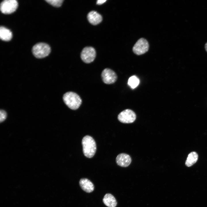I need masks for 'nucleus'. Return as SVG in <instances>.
<instances>
[{
    "instance_id": "obj_3",
    "label": "nucleus",
    "mask_w": 207,
    "mask_h": 207,
    "mask_svg": "<svg viewBox=\"0 0 207 207\" xmlns=\"http://www.w3.org/2000/svg\"><path fill=\"white\" fill-rule=\"evenodd\" d=\"M32 51L33 55L35 57L38 58H42L49 55L51 51V48L47 43H39L33 46Z\"/></svg>"
},
{
    "instance_id": "obj_2",
    "label": "nucleus",
    "mask_w": 207,
    "mask_h": 207,
    "mask_svg": "<svg viewBox=\"0 0 207 207\" xmlns=\"http://www.w3.org/2000/svg\"><path fill=\"white\" fill-rule=\"evenodd\" d=\"M65 104L70 109L76 110L80 106L82 102V99L77 93L71 91L65 93L63 97Z\"/></svg>"
},
{
    "instance_id": "obj_9",
    "label": "nucleus",
    "mask_w": 207,
    "mask_h": 207,
    "mask_svg": "<svg viewBox=\"0 0 207 207\" xmlns=\"http://www.w3.org/2000/svg\"><path fill=\"white\" fill-rule=\"evenodd\" d=\"M116 162L119 166L125 167L130 164L131 162V159L129 155L125 153H121L117 156L116 158Z\"/></svg>"
},
{
    "instance_id": "obj_14",
    "label": "nucleus",
    "mask_w": 207,
    "mask_h": 207,
    "mask_svg": "<svg viewBox=\"0 0 207 207\" xmlns=\"http://www.w3.org/2000/svg\"><path fill=\"white\" fill-rule=\"evenodd\" d=\"M198 155L195 152H192L189 154L185 161V164L187 167L192 166L197 161Z\"/></svg>"
},
{
    "instance_id": "obj_15",
    "label": "nucleus",
    "mask_w": 207,
    "mask_h": 207,
    "mask_svg": "<svg viewBox=\"0 0 207 207\" xmlns=\"http://www.w3.org/2000/svg\"><path fill=\"white\" fill-rule=\"evenodd\" d=\"M139 80L135 76H133L130 77L128 80V84L132 89L136 87L139 85Z\"/></svg>"
},
{
    "instance_id": "obj_12",
    "label": "nucleus",
    "mask_w": 207,
    "mask_h": 207,
    "mask_svg": "<svg viewBox=\"0 0 207 207\" xmlns=\"http://www.w3.org/2000/svg\"><path fill=\"white\" fill-rule=\"evenodd\" d=\"M103 201L104 204L108 207H116L117 205L116 198L110 193L106 194L103 199Z\"/></svg>"
},
{
    "instance_id": "obj_16",
    "label": "nucleus",
    "mask_w": 207,
    "mask_h": 207,
    "mask_svg": "<svg viewBox=\"0 0 207 207\" xmlns=\"http://www.w3.org/2000/svg\"><path fill=\"white\" fill-rule=\"evenodd\" d=\"M45 1L53 6L56 7H60L64 1L63 0H46Z\"/></svg>"
},
{
    "instance_id": "obj_6",
    "label": "nucleus",
    "mask_w": 207,
    "mask_h": 207,
    "mask_svg": "<svg viewBox=\"0 0 207 207\" xmlns=\"http://www.w3.org/2000/svg\"><path fill=\"white\" fill-rule=\"evenodd\" d=\"M149 45L146 40L143 38L139 39L133 48V52L138 55L143 54L148 51Z\"/></svg>"
},
{
    "instance_id": "obj_5",
    "label": "nucleus",
    "mask_w": 207,
    "mask_h": 207,
    "mask_svg": "<svg viewBox=\"0 0 207 207\" xmlns=\"http://www.w3.org/2000/svg\"><path fill=\"white\" fill-rule=\"evenodd\" d=\"M136 115L132 110H125L118 115V118L121 122L124 123H131L134 122L136 119Z\"/></svg>"
},
{
    "instance_id": "obj_19",
    "label": "nucleus",
    "mask_w": 207,
    "mask_h": 207,
    "mask_svg": "<svg viewBox=\"0 0 207 207\" xmlns=\"http://www.w3.org/2000/svg\"><path fill=\"white\" fill-rule=\"evenodd\" d=\"M205 47L206 51L207 52V42L206 43L205 45Z\"/></svg>"
},
{
    "instance_id": "obj_10",
    "label": "nucleus",
    "mask_w": 207,
    "mask_h": 207,
    "mask_svg": "<svg viewBox=\"0 0 207 207\" xmlns=\"http://www.w3.org/2000/svg\"><path fill=\"white\" fill-rule=\"evenodd\" d=\"M79 185L82 189L87 193L92 192L94 189L93 183L87 178H82L79 181Z\"/></svg>"
},
{
    "instance_id": "obj_8",
    "label": "nucleus",
    "mask_w": 207,
    "mask_h": 207,
    "mask_svg": "<svg viewBox=\"0 0 207 207\" xmlns=\"http://www.w3.org/2000/svg\"><path fill=\"white\" fill-rule=\"evenodd\" d=\"M101 77L103 82L107 84H112L117 80V76L116 73L111 69L106 68L102 72Z\"/></svg>"
},
{
    "instance_id": "obj_7",
    "label": "nucleus",
    "mask_w": 207,
    "mask_h": 207,
    "mask_svg": "<svg viewBox=\"0 0 207 207\" xmlns=\"http://www.w3.org/2000/svg\"><path fill=\"white\" fill-rule=\"evenodd\" d=\"M95 49L91 47H86L82 50L80 57L83 61L86 63H89L93 62L96 56Z\"/></svg>"
},
{
    "instance_id": "obj_18",
    "label": "nucleus",
    "mask_w": 207,
    "mask_h": 207,
    "mask_svg": "<svg viewBox=\"0 0 207 207\" xmlns=\"http://www.w3.org/2000/svg\"><path fill=\"white\" fill-rule=\"evenodd\" d=\"M106 0H98L97 1V4L99 5H101L104 3Z\"/></svg>"
},
{
    "instance_id": "obj_4",
    "label": "nucleus",
    "mask_w": 207,
    "mask_h": 207,
    "mask_svg": "<svg viewBox=\"0 0 207 207\" xmlns=\"http://www.w3.org/2000/svg\"><path fill=\"white\" fill-rule=\"evenodd\" d=\"M18 7V3L16 0H5L0 4V10L2 13L9 14L15 12Z\"/></svg>"
},
{
    "instance_id": "obj_17",
    "label": "nucleus",
    "mask_w": 207,
    "mask_h": 207,
    "mask_svg": "<svg viewBox=\"0 0 207 207\" xmlns=\"http://www.w3.org/2000/svg\"><path fill=\"white\" fill-rule=\"evenodd\" d=\"M0 114V121L1 122H2L7 117V113L4 110H1Z\"/></svg>"
},
{
    "instance_id": "obj_11",
    "label": "nucleus",
    "mask_w": 207,
    "mask_h": 207,
    "mask_svg": "<svg viewBox=\"0 0 207 207\" xmlns=\"http://www.w3.org/2000/svg\"><path fill=\"white\" fill-rule=\"evenodd\" d=\"M87 18L90 23L93 25L98 24L102 20L101 15L95 11L90 12L87 15Z\"/></svg>"
},
{
    "instance_id": "obj_13",
    "label": "nucleus",
    "mask_w": 207,
    "mask_h": 207,
    "mask_svg": "<svg viewBox=\"0 0 207 207\" xmlns=\"http://www.w3.org/2000/svg\"><path fill=\"white\" fill-rule=\"evenodd\" d=\"M12 37V33L11 31L6 28L1 26L0 27V38L3 41H8Z\"/></svg>"
},
{
    "instance_id": "obj_1",
    "label": "nucleus",
    "mask_w": 207,
    "mask_h": 207,
    "mask_svg": "<svg viewBox=\"0 0 207 207\" xmlns=\"http://www.w3.org/2000/svg\"><path fill=\"white\" fill-rule=\"evenodd\" d=\"M82 143L84 155L89 158L93 157L96 150V144L93 139L90 136L86 135L83 137Z\"/></svg>"
}]
</instances>
